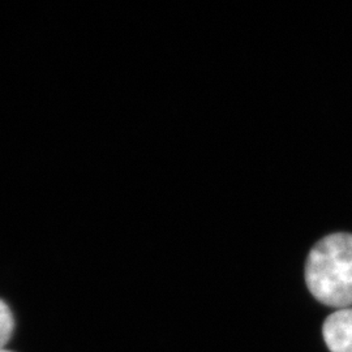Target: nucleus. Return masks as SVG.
Returning a JSON list of instances; mask_svg holds the SVG:
<instances>
[{"mask_svg": "<svg viewBox=\"0 0 352 352\" xmlns=\"http://www.w3.org/2000/svg\"><path fill=\"white\" fill-rule=\"evenodd\" d=\"M305 282L325 305L346 309L352 305V234H333L309 252Z\"/></svg>", "mask_w": 352, "mask_h": 352, "instance_id": "nucleus-1", "label": "nucleus"}, {"mask_svg": "<svg viewBox=\"0 0 352 352\" xmlns=\"http://www.w3.org/2000/svg\"><path fill=\"white\" fill-rule=\"evenodd\" d=\"M322 336L331 352H352V309H338L327 317Z\"/></svg>", "mask_w": 352, "mask_h": 352, "instance_id": "nucleus-2", "label": "nucleus"}, {"mask_svg": "<svg viewBox=\"0 0 352 352\" xmlns=\"http://www.w3.org/2000/svg\"><path fill=\"white\" fill-rule=\"evenodd\" d=\"M0 352H11V351H7V350H0Z\"/></svg>", "mask_w": 352, "mask_h": 352, "instance_id": "nucleus-4", "label": "nucleus"}, {"mask_svg": "<svg viewBox=\"0 0 352 352\" xmlns=\"http://www.w3.org/2000/svg\"><path fill=\"white\" fill-rule=\"evenodd\" d=\"M14 329V320L12 312L8 305L0 300V350H4V346L12 337Z\"/></svg>", "mask_w": 352, "mask_h": 352, "instance_id": "nucleus-3", "label": "nucleus"}]
</instances>
